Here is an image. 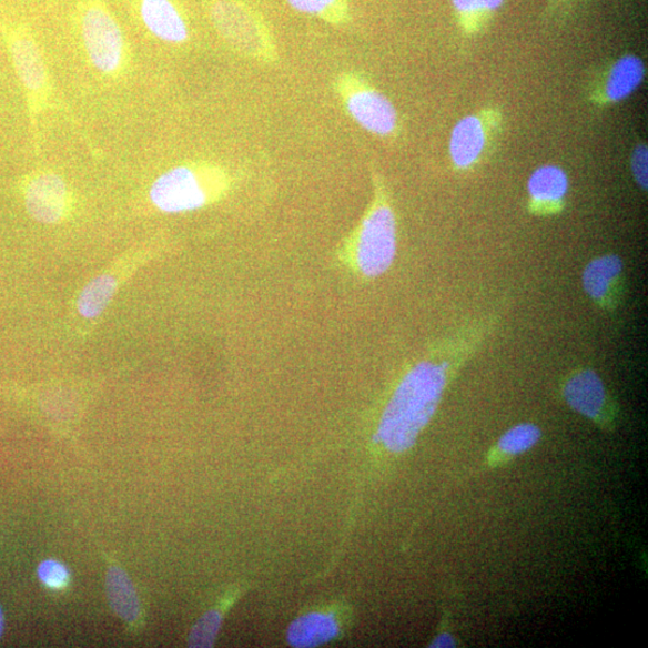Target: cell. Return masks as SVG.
<instances>
[{"instance_id": "1", "label": "cell", "mask_w": 648, "mask_h": 648, "mask_svg": "<svg viewBox=\"0 0 648 648\" xmlns=\"http://www.w3.org/2000/svg\"><path fill=\"white\" fill-rule=\"evenodd\" d=\"M449 362L423 361L403 377L383 412L377 439L392 453L416 444L435 415L447 386Z\"/></svg>"}, {"instance_id": "2", "label": "cell", "mask_w": 648, "mask_h": 648, "mask_svg": "<svg viewBox=\"0 0 648 648\" xmlns=\"http://www.w3.org/2000/svg\"><path fill=\"white\" fill-rule=\"evenodd\" d=\"M0 37L6 43L14 71L22 85L29 124L39 151V120L51 107L53 88L45 59L29 29L17 21L0 18Z\"/></svg>"}, {"instance_id": "3", "label": "cell", "mask_w": 648, "mask_h": 648, "mask_svg": "<svg viewBox=\"0 0 648 648\" xmlns=\"http://www.w3.org/2000/svg\"><path fill=\"white\" fill-rule=\"evenodd\" d=\"M229 185V176L220 168L186 164L162 173L151 186L150 199L160 212H193L224 196Z\"/></svg>"}, {"instance_id": "4", "label": "cell", "mask_w": 648, "mask_h": 648, "mask_svg": "<svg viewBox=\"0 0 648 648\" xmlns=\"http://www.w3.org/2000/svg\"><path fill=\"white\" fill-rule=\"evenodd\" d=\"M77 24L84 52L101 75L120 79L129 65L123 29L107 0H78Z\"/></svg>"}, {"instance_id": "5", "label": "cell", "mask_w": 648, "mask_h": 648, "mask_svg": "<svg viewBox=\"0 0 648 648\" xmlns=\"http://www.w3.org/2000/svg\"><path fill=\"white\" fill-rule=\"evenodd\" d=\"M396 255V217L385 186H376L375 200L348 247L352 266L366 277L385 274Z\"/></svg>"}, {"instance_id": "6", "label": "cell", "mask_w": 648, "mask_h": 648, "mask_svg": "<svg viewBox=\"0 0 648 648\" xmlns=\"http://www.w3.org/2000/svg\"><path fill=\"white\" fill-rule=\"evenodd\" d=\"M505 130V114L489 105L467 114L450 132L448 152L455 171H474L497 149Z\"/></svg>"}, {"instance_id": "7", "label": "cell", "mask_w": 648, "mask_h": 648, "mask_svg": "<svg viewBox=\"0 0 648 648\" xmlns=\"http://www.w3.org/2000/svg\"><path fill=\"white\" fill-rule=\"evenodd\" d=\"M646 75V64L639 55L624 54L595 73L586 87V99L596 109H610L635 94Z\"/></svg>"}, {"instance_id": "8", "label": "cell", "mask_w": 648, "mask_h": 648, "mask_svg": "<svg viewBox=\"0 0 648 648\" xmlns=\"http://www.w3.org/2000/svg\"><path fill=\"white\" fill-rule=\"evenodd\" d=\"M22 196L28 214L41 224H61L72 210V195L67 182L49 170L26 176Z\"/></svg>"}, {"instance_id": "9", "label": "cell", "mask_w": 648, "mask_h": 648, "mask_svg": "<svg viewBox=\"0 0 648 648\" xmlns=\"http://www.w3.org/2000/svg\"><path fill=\"white\" fill-rule=\"evenodd\" d=\"M342 91L347 112L364 130L379 138L396 135L399 117L385 94L358 80H345Z\"/></svg>"}, {"instance_id": "10", "label": "cell", "mask_w": 648, "mask_h": 648, "mask_svg": "<svg viewBox=\"0 0 648 648\" xmlns=\"http://www.w3.org/2000/svg\"><path fill=\"white\" fill-rule=\"evenodd\" d=\"M216 31L230 45L253 57H267V38L254 14L235 0H216L211 8Z\"/></svg>"}, {"instance_id": "11", "label": "cell", "mask_w": 648, "mask_h": 648, "mask_svg": "<svg viewBox=\"0 0 648 648\" xmlns=\"http://www.w3.org/2000/svg\"><path fill=\"white\" fill-rule=\"evenodd\" d=\"M569 186V176L561 166L549 164L536 169L527 181L528 212L539 217L561 214Z\"/></svg>"}, {"instance_id": "12", "label": "cell", "mask_w": 648, "mask_h": 648, "mask_svg": "<svg viewBox=\"0 0 648 648\" xmlns=\"http://www.w3.org/2000/svg\"><path fill=\"white\" fill-rule=\"evenodd\" d=\"M564 396L568 406L587 419L607 424L614 418L608 391L594 371L574 373L566 382Z\"/></svg>"}, {"instance_id": "13", "label": "cell", "mask_w": 648, "mask_h": 648, "mask_svg": "<svg viewBox=\"0 0 648 648\" xmlns=\"http://www.w3.org/2000/svg\"><path fill=\"white\" fill-rule=\"evenodd\" d=\"M624 261L617 255H604L588 262L583 273L587 296L603 311L612 312L624 293Z\"/></svg>"}, {"instance_id": "14", "label": "cell", "mask_w": 648, "mask_h": 648, "mask_svg": "<svg viewBox=\"0 0 648 648\" xmlns=\"http://www.w3.org/2000/svg\"><path fill=\"white\" fill-rule=\"evenodd\" d=\"M145 31L160 41L180 45L189 38L184 14L173 0H130Z\"/></svg>"}, {"instance_id": "15", "label": "cell", "mask_w": 648, "mask_h": 648, "mask_svg": "<svg viewBox=\"0 0 648 648\" xmlns=\"http://www.w3.org/2000/svg\"><path fill=\"white\" fill-rule=\"evenodd\" d=\"M338 630L334 615L313 612L298 617L290 626L287 640L294 647H315L334 640Z\"/></svg>"}, {"instance_id": "16", "label": "cell", "mask_w": 648, "mask_h": 648, "mask_svg": "<svg viewBox=\"0 0 648 648\" xmlns=\"http://www.w3.org/2000/svg\"><path fill=\"white\" fill-rule=\"evenodd\" d=\"M107 593L112 610L128 624H135L141 614V604L134 584L120 567H110L107 576Z\"/></svg>"}, {"instance_id": "17", "label": "cell", "mask_w": 648, "mask_h": 648, "mask_svg": "<svg viewBox=\"0 0 648 648\" xmlns=\"http://www.w3.org/2000/svg\"><path fill=\"white\" fill-rule=\"evenodd\" d=\"M118 287L113 272L97 276L88 284L79 297L78 311L87 320H94L104 313Z\"/></svg>"}, {"instance_id": "18", "label": "cell", "mask_w": 648, "mask_h": 648, "mask_svg": "<svg viewBox=\"0 0 648 648\" xmlns=\"http://www.w3.org/2000/svg\"><path fill=\"white\" fill-rule=\"evenodd\" d=\"M541 432L533 423H522L513 426L507 433L499 438L497 450L506 458L522 455L531 450L540 441Z\"/></svg>"}, {"instance_id": "19", "label": "cell", "mask_w": 648, "mask_h": 648, "mask_svg": "<svg viewBox=\"0 0 648 648\" xmlns=\"http://www.w3.org/2000/svg\"><path fill=\"white\" fill-rule=\"evenodd\" d=\"M452 3L459 13L464 31L474 36L479 33L485 18L503 7L505 0H452Z\"/></svg>"}, {"instance_id": "20", "label": "cell", "mask_w": 648, "mask_h": 648, "mask_svg": "<svg viewBox=\"0 0 648 648\" xmlns=\"http://www.w3.org/2000/svg\"><path fill=\"white\" fill-rule=\"evenodd\" d=\"M223 615L217 610L204 614L190 631L188 645L190 647H211L216 640Z\"/></svg>"}, {"instance_id": "21", "label": "cell", "mask_w": 648, "mask_h": 648, "mask_svg": "<svg viewBox=\"0 0 648 648\" xmlns=\"http://www.w3.org/2000/svg\"><path fill=\"white\" fill-rule=\"evenodd\" d=\"M37 573L41 584L53 591L63 590L70 581L68 567L57 559H45L39 565Z\"/></svg>"}, {"instance_id": "22", "label": "cell", "mask_w": 648, "mask_h": 648, "mask_svg": "<svg viewBox=\"0 0 648 648\" xmlns=\"http://www.w3.org/2000/svg\"><path fill=\"white\" fill-rule=\"evenodd\" d=\"M632 179L642 191L648 188V149L646 143H639L630 156Z\"/></svg>"}, {"instance_id": "23", "label": "cell", "mask_w": 648, "mask_h": 648, "mask_svg": "<svg viewBox=\"0 0 648 648\" xmlns=\"http://www.w3.org/2000/svg\"><path fill=\"white\" fill-rule=\"evenodd\" d=\"M337 0H287L294 9L307 14H322L330 11Z\"/></svg>"}, {"instance_id": "24", "label": "cell", "mask_w": 648, "mask_h": 648, "mask_svg": "<svg viewBox=\"0 0 648 648\" xmlns=\"http://www.w3.org/2000/svg\"><path fill=\"white\" fill-rule=\"evenodd\" d=\"M455 646H456V640L454 639L453 636L449 635V632H442V635H438L431 645V647H437V648L455 647Z\"/></svg>"}, {"instance_id": "25", "label": "cell", "mask_w": 648, "mask_h": 648, "mask_svg": "<svg viewBox=\"0 0 648 648\" xmlns=\"http://www.w3.org/2000/svg\"><path fill=\"white\" fill-rule=\"evenodd\" d=\"M6 629V616L2 606H0V638L3 637Z\"/></svg>"}]
</instances>
